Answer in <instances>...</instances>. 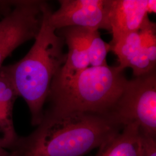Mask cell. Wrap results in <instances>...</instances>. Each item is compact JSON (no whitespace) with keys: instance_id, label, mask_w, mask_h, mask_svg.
I'll return each instance as SVG.
<instances>
[{"instance_id":"cell-3","label":"cell","mask_w":156,"mask_h":156,"mask_svg":"<svg viewBox=\"0 0 156 156\" xmlns=\"http://www.w3.org/2000/svg\"><path fill=\"white\" fill-rule=\"evenodd\" d=\"M123 71L106 64L89 67L71 76H55L47 99L48 109L109 116L128 80Z\"/></svg>"},{"instance_id":"cell-13","label":"cell","mask_w":156,"mask_h":156,"mask_svg":"<svg viewBox=\"0 0 156 156\" xmlns=\"http://www.w3.org/2000/svg\"><path fill=\"white\" fill-rule=\"evenodd\" d=\"M156 24L147 18L138 30L141 44L151 62L156 66Z\"/></svg>"},{"instance_id":"cell-1","label":"cell","mask_w":156,"mask_h":156,"mask_svg":"<svg viewBox=\"0 0 156 156\" xmlns=\"http://www.w3.org/2000/svg\"><path fill=\"white\" fill-rule=\"evenodd\" d=\"M123 127L106 115L48 109L31 134L19 136L8 156H84Z\"/></svg>"},{"instance_id":"cell-6","label":"cell","mask_w":156,"mask_h":156,"mask_svg":"<svg viewBox=\"0 0 156 156\" xmlns=\"http://www.w3.org/2000/svg\"><path fill=\"white\" fill-rule=\"evenodd\" d=\"M56 11L51 10L49 22L57 30L79 27L111 31L112 0H60Z\"/></svg>"},{"instance_id":"cell-7","label":"cell","mask_w":156,"mask_h":156,"mask_svg":"<svg viewBox=\"0 0 156 156\" xmlns=\"http://www.w3.org/2000/svg\"><path fill=\"white\" fill-rule=\"evenodd\" d=\"M155 0H112L110 13L111 41L138 31L148 14L156 13Z\"/></svg>"},{"instance_id":"cell-12","label":"cell","mask_w":156,"mask_h":156,"mask_svg":"<svg viewBox=\"0 0 156 156\" xmlns=\"http://www.w3.org/2000/svg\"><path fill=\"white\" fill-rule=\"evenodd\" d=\"M78 27L87 50L90 67H99L107 64L106 56L110 51V45L101 38L98 30Z\"/></svg>"},{"instance_id":"cell-10","label":"cell","mask_w":156,"mask_h":156,"mask_svg":"<svg viewBox=\"0 0 156 156\" xmlns=\"http://www.w3.org/2000/svg\"><path fill=\"white\" fill-rule=\"evenodd\" d=\"M17 97L10 79L0 72V142L7 151L11 149L19 138L13 120V109Z\"/></svg>"},{"instance_id":"cell-4","label":"cell","mask_w":156,"mask_h":156,"mask_svg":"<svg viewBox=\"0 0 156 156\" xmlns=\"http://www.w3.org/2000/svg\"><path fill=\"white\" fill-rule=\"evenodd\" d=\"M109 116L123 127L136 123L145 133L156 136V70L127 80Z\"/></svg>"},{"instance_id":"cell-9","label":"cell","mask_w":156,"mask_h":156,"mask_svg":"<svg viewBox=\"0 0 156 156\" xmlns=\"http://www.w3.org/2000/svg\"><path fill=\"white\" fill-rule=\"evenodd\" d=\"M95 156H143L142 129L136 123L126 125L101 146Z\"/></svg>"},{"instance_id":"cell-5","label":"cell","mask_w":156,"mask_h":156,"mask_svg":"<svg viewBox=\"0 0 156 156\" xmlns=\"http://www.w3.org/2000/svg\"><path fill=\"white\" fill-rule=\"evenodd\" d=\"M46 1H8L4 16L0 20V69L2 63L20 45L35 39L42 25Z\"/></svg>"},{"instance_id":"cell-8","label":"cell","mask_w":156,"mask_h":156,"mask_svg":"<svg viewBox=\"0 0 156 156\" xmlns=\"http://www.w3.org/2000/svg\"><path fill=\"white\" fill-rule=\"evenodd\" d=\"M109 44L110 51H112L118 58L119 66L123 69L131 68L134 78L156 70V66L149 60L142 46L138 31L126 34Z\"/></svg>"},{"instance_id":"cell-11","label":"cell","mask_w":156,"mask_h":156,"mask_svg":"<svg viewBox=\"0 0 156 156\" xmlns=\"http://www.w3.org/2000/svg\"><path fill=\"white\" fill-rule=\"evenodd\" d=\"M68 46L66 62L55 76H68L90 67L87 50L78 27H68L56 30Z\"/></svg>"},{"instance_id":"cell-14","label":"cell","mask_w":156,"mask_h":156,"mask_svg":"<svg viewBox=\"0 0 156 156\" xmlns=\"http://www.w3.org/2000/svg\"><path fill=\"white\" fill-rule=\"evenodd\" d=\"M143 156H156V136L142 131Z\"/></svg>"},{"instance_id":"cell-2","label":"cell","mask_w":156,"mask_h":156,"mask_svg":"<svg viewBox=\"0 0 156 156\" xmlns=\"http://www.w3.org/2000/svg\"><path fill=\"white\" fill-rule=\"evenodd\" d=\"M51 8L45 2L39 33L27 55L16 63L2 67L0 72L10 79L16 91L27 104L31 124L38 126L44 113V106L53 78L67 59L64 41L49 22Z\"/></svg>"}]
</instances>
